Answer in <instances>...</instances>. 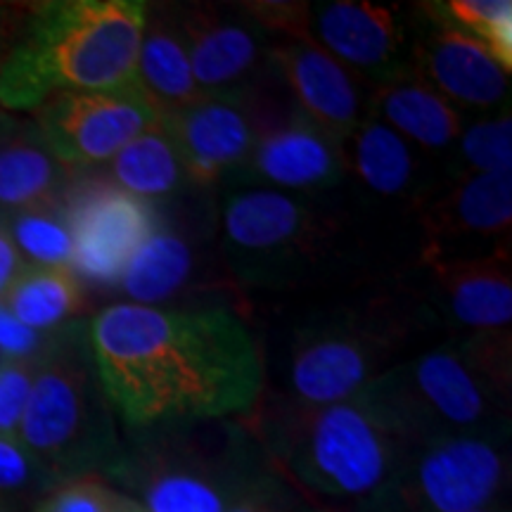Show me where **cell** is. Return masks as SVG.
Returning a JSON list of instances; mask_svg holds the SVG:
<instances>
[{"label":"cell","instance_id":"1","mask_svg":"<svg viewBox=\"0 0 512 512\" xmlns=\"http://www.w3.org/2000/svg\"><path fill=\"white\" fill-rule=\"evenodd\" d=\"M100 384L126 430L183 418H245L266 389V361L245 320L223 306L119 302L88 320Z\"/></svg>","mask_w":512,"mask_h":512},{"label":"cell","instance_id":"2","mask_svg":"<svg viewBox=\"0 0 512 512\" xmlns=\"http://www.w3.org/2000/svg\"><path fill=\"white\" fill-rule=\"evenodd\" d=\"M242 420L268 465L320 512H354L382 489L408 448L366 394L309 406L264 389Z\"/></svg>","mask_w":512,"mask_h":512},{"label":"cell","instance_id":"3","mask_svg":"<svg viewBox=\"0 0 512 512\" xmlns=\"http://www.w3.org/2000/svg\"><path fill=\"white\" fill-rule=\"evenodd\" d=\"M143 0H50L15 19L0 64V110L31 114L67 93L138 83Z\"/></svg>","mask_w":512,"mask_h":512},{"label":"cell","instance_id":"4","mask_svg":"<svg viewBox=\"0 0 512 512\" xmlns=\"http://www.w3.org/2000/svg\"><path fill=\"white\" fill-rule=\"evenodd\" d=\"M361 394L406 446L510 434L512 335L470 332L396 363Z\"/></svg>","mask_w":512,"mask_h":512},{"label":"cell","instance_id":"5","mask_svg":"<svg viewBox=\"0 0 512 512\" xmlns=\"http://www.w3.org/2000/svg\"><path fill=\"white\" fill-rule=\"evenodd\" d=\"M266 470L242 418H183L121 432L107 479L145 512H228Z\"/></svg>","mask_w":512,"mask_h":512},{"label":"cell","instance_id":"6","mask_svg":"<svg viewBox=\"0 0 512 512\" xmlns=\"http://www.w3.org/2000/svg\"><path fill=\"white\" fill-rule=\"evenodd\" d=\"M427 306L408 297H368L316 311L294 325L280 356V389L309 406L356 399L368 384L406 361L413 337L430 325Z\"/></svg>","mask_w":512,"mask_h":512},{"label":"cell","instance_id":"7","mask_svg":"<svg viewBox=\"0 0 512 512\" xmlns=\"http://www.w3.org/2000/svg\"><path fill=\"white\" fill-rule=\"evenodd\" d=\"M17 437L60 484L105 479L112 470L121 432L95 370L88 320L53 332L38 361Z\"/></svg>","mask_w":512,"mask_h":512},{"label":"cell","instance_id":"8","mask_svg":"<svg viewBox=\"0 0 512 512\" xmlns=\"http://www.w3.org/2000/svg\"><path fill=\"white\" fill-rule=\"evenodd\" d=\"M221 252L242 285L283 290L306 283L332 259L337 230L311 197L235 185L221 202Z\"/></svg>","mask_w":512,"mask_h":512},{"label":"cell","instance_id":"9","mask_svg":"<svg viewBox=\"0 0 512 512\" xmlns=\"http://www.w3.org/2000/svg\"><path fill=\"white\" fill-rule=\"evenodd\" d=\"M510 434L413 444L373 498L354 512H475L508 503Z\"/></svg>","mask_w":512,"mask_h":512},{"label":"cell","instance_id":"10","mask_svg":"<svg viewBox=\"0 0 512 512\" xmlns=\"http://www.w3.org/2000/svg\"><path fill=\"white\" fill-rule=\"evenodd\" d=\"M204 98L252 100L275 76L271 38L242 5L171 3Z\"/></svg>","mask_w":512,"mask_h":512},{"label":"cell","instance_id":"11","mask_svg":"<svg viewBox=\"0 0 512 512\" xmlns=\"http://www.w3.org/2000/svg\"><path fill=\"white\" fill-rule=\"evenodd\" d=\"M31 119L53 155L79 174L81 169L110 164L133 138L147 131L159 114L143 88L67 93L43 102Z\"/></svg>","mask_w":512,"mask_h":512},{"label":"cell","instance_id":"12","mask_svg":"<svg viewBox=\"0 0 512 512\" xmlns=\"http://www.w3.org/2000/svg\"><path fill=\"white\" fill-rule=\"evenodd\" d=\"M413 8V74L456 110L494 117L510 110V74L482 43L448 22L439 3Z\"/></svg>","mask_w":512,"mask_h":512},{"label":"cell","instance_id":"13","mask_svg":"<svg viewBox=\"0 0 512 512\" xmlns=\"http://www.w3.org/2000/svg\"><path fill=\"white\" fill-rule=\"evenodd\" d=\"M420 264L510 256L512 171L453 183L418 209Z\"/></svg>","mask_w":512,"mask_h":512},{"label":"cell","instance_id":"14","mask_svg":"<svg viewBox=\"0 0 512 512\" xmlns=\"http://www.w3.org/2000/svg\"><path fill=\"white\" fill-rule=\"evenodd\" d=\"M62 204L74 235V273L81 280L119 285L131 256L155 228V207L107 178L79 174Z\"/></svg>","mask_w":512,"mask_h":512},{"label":"cell","instance_id":"15","mask_svg":"<svg viewBox=\"0 0 512 512\" xmlns=\"http://www.w3.org/2000/svg\"><path fill=\"white\" fill-rule=\"evenodd\" d=\"M311 36L368 86L413 72V8L320 0L311 5Z\"/></svg>","mask_w":512,"mask_h":512},{"label":"cell","instance_id":"16","mask_svg":"<svg viewBox=\"0 0 512 512\" xmlns=\"http://www.w3.org/2000/svg\"><path fill=\"white\" fill-rule=\"evenodd\" d=\"M252 110L259 133L252 155L233 178L235 185L311 197L347 181L342 147L297 107L280 119H273L271 112L256 110L254 105Z\"/></svg>","mask_w":512,"mask_h":512},{"label":"cell","instance_id":"17","mask_svg":"<svg viewBox=\"0 0 512 512\" xmlns=\"http://www.w3.org/2000/svg\"><path fill=\"white\" fill-rule=\"evenodd\" d=\"M271 62L297 110L337 143L370 117L373 86L316 41H275Z\"/></svg>","mask_w":512,"mask_h":512},{"label":"cell","instance_id":"18","mask_svg":"<svg viewBox=\"0 0 512 512\" xmlns=\"http://www.w3.org/2000/svg\"><path fill=\"white\" fill-rule=\"evenodd\" d=\"M159 121L174 140L192 188L233 181L252 155L259 133L249 100L202 98Z\"/></svg>","mask_w":512,"mask_h":512},{"label":"cell","instance_id":"19","mask_svg":"<svg viewBox=\"0 0 512 512\" xmlns=\"http://www.w3.org/2000/svg\"><path fill=\"white\" fill-rule=\"evenodd\" d=\"M427 275V309L439 313L458 335L501 332L512 323L510 256L422 264Z\"/></svg>","mask_w":512,"mask_h":512},{"label":"cell","instance_id":"20","mask_svg":"<svg viewBox=\"0 0 512 512\" xmlns=\"http://www.w3.org/2000/svg\"><path fill=\"white\" fill-rule=\"evenodd\" d=\"M339 147L347 178L354 181L363 200L389 207L403 204L415 214L430 200L425 159L420 150L380 119L368 117Z\"/></svg>","mask_w":512,"mask_h":512},{"label":"cell","instance_id":"21","mask_svg":"<svg viewBox=\"0 0 512 512\" xmlns=\"http://www.w3.org/2000/svg\"><path fill=\"white\" fill-rule=\"evenodd\" d=\"M76 171L53 155L34 119L5 114L0 126V226L22 211L64 200Z\"/></svg>","mask_w":512,"mask_h":512},{"label":"cell","instance_id":"22","mask_svg":"<svg viewBox=\"0 0 512 512\" xmlns=\"http://www.w3.org/2000/svg\"><path fill=\"white\" fill-rule=\"evenodd\" d=\"M370 117L380 119L420 152L448 155L465 128L463 114L413 72L373 86Z\"/></svg>","mask_w":512,"mask_h":512},{"label":"cell","instance_id":"23","mask_svg":"<svg viewBox=\"0 0 512 512\" xmlns=\"http://www.w3.org/2000/svg\"><path fill=\"white\" fill-rule=\"evenodd\" d=\"M138 86L159 117L195 105L204 95L192 76L188 50L174 17V5H147L138 53Z\"/></svg>","mask_w":512,"mask_h":512},{"label":"cell","instance_id":"24","mask_svg":"<svg viewBox=\"0 0 512 512\" xmlns=\"http://www.w3.org/2000/svg\"><path fill=\"white\" fill-rule=\"evenodd\" d=\"M200 278V252L181 228L157 219L152 233L136 249L119 287L131 304L162 309Z\"/></svg>","mask_w":512,"mask_h":512},{"label":"cell","instance_id":"25","mask_svg":"<svg viewBox=\"0 0 512 512\" xmlns=\"http://www.w3.org/2000/svg\"><path fill=\"white\" fill-rule=\"evenodd\" d=\"M0 306L29 330L50 335L74 320H81L79 316L86 309V290L72 266L27 264L3 294Z\"/></svg>","mask_w":512,"mask_h":512},{"label":"cell","instance_id":"26","mask_svg":"<svg viewBox=\"0 0 512 512\" xmlns=\"http://www.w3.org/2000/svg\"><path fill=\"white\" fill-rule=\"evenodd\" d=\"M107 181L147 204L176 197L190 185L174 140L159 119L112 159Z\"/></svg>","mask_w":512,"mask_h":512},{"label":"cell","instance_id":"27","mask_svg":"<svg viewBox=\"0 0 512 512\" xmlns=\"http://www.w3.org/2000/svg\"><path fill=\"white\" fill-rule=\"evenodd\" d=\"M0 228L10 235L24 264L72 266L74 235L62 202L22 211Z\"/></svg>","mask_w":512,"mask_h":512},{"label":"cell","instance_id":"28","mask_svg":"<svg viewBox=\"0 0 512 512\" xmlns=\"http://www.w3.org/2000/svg\"><path fill=\"white\" fill-rule=\"evenodd\" d=\"M496 171H512L510 110L463 128L456 145L448 152V174L453 183Z\"/></svg>","mask_w":512,"mask_h":512},{"label":"cell","instance_id":"29","mask_svg":"<svg viewBox=\"0 0 512 512\" xmlns=\"http://www.w3.org/2000/svg\"><path fill=\"white\" fill-rule=\"evenodd\" d=\"M57 486L17 434H0V512H31Z\"/></svg>","mask_w":512,"mask_h":512},{"label":"cell","instance_id":"30","mask_svg":"<svg viewBox=\"0 0 512 512\" xmlns=\"http://www.w3.org/2000/svg\"><path fill=\"white\" fill-rule=\"evenodd\" d=\"M448 22L489 50L505 72L512 69V3L510 0H446L439 3Z\"/></svg>","mask_w":512,"mask_h":512},{"label":"cell","instance_id":"31","mask_svg":"<svg viewBox=\"0 0 512 512\" xmlns=\"http://www.w3.org/2000/svg\"><path fill=\"white\" fill-rule=\"evenodd\" d=\"M126 496L105 479L88 477L60 484L31 512H119Z\"/></svg>","mask_w":512,"mask_h":512},{"label":"cell","instance_id":"32","mask_svg":"<svg viewBox=\"0 0 512 512\" xmlns=\"http://www.w3.org/2000/svg\"><path fill=\"white\" fill-rule=\"evenodd\" d=\"M256 27L271 41H313L311 36V3L292 0H259L240 3Z\"/></svg>","mask_w":512,"mask_h":512},{"label":"cell","instance_id":"33","mask_svg":"<svg viewBox=\"0 0 512 512\" xmlns=\"http://www.w3.org/2000/svg\"><path fill=\"white\" fill-rule=\"evenodd\" d=\"M228 512H320L294 486L268 465Z\"/></svg>","mask_w":512,"mask_h":512},{"label":"cell","instance_id":"34","mask_svg":"<svg viewBox=\"0 0 512 512\" xmlns=\"http://www.w3.org/2000/svg\"><path fill=\"white\" fill-rule=\"evenodd\" d=\"M41 358L0 361V434H17Z\"/></svg>","mask_w":512,"mask_h":512},{"label":"cell","instance_id":"35","mask_svg":"<svg viewBox=\"0 0 512 512\" xmlns=\"http://www.w3.org/2000/svg\"><path fill=\"white\" fill-rule=\"evenodd\" d=\"M24 266L27 264H24L22 256H19L17 247L12 245L10 235L5 233V228H0V299H3V294L8 292L12 280L17 278Z\"/></svg>","mask_w":512,"mask_h":512},{"label":"cell","instance_id":"36","mask_svg":"<svg viewBox=\"0 0 512 512\" xmlns=\"http://www.w3.org/2000/svg\"><path fill=\"white\" fill-rule=\"evenodd\" d=\"M15 12L5 5H0V64H3V57L8 53V43L12 36V27H15Z\"/></svg>","mask_w":512,"mask_h":512},{"label":"cell","instance_id":"37","mask_svg":"<svg viewBox=\"0 0 512 512\" xmlns=\"http://www.w3.org/2000/svg\"><path fill=\"white\" fill-rule=\"evenodd\" d=\"M119 512H145V510L140 508L138 503H133L131 498H126V501H124V505H121V510H119Z\"/></svg>","mask_w":512,"mask_h":512},{"label":"cell","instance_id":"38","mask_svg":"<svg viewBox=\"0 0 512 512\" xmlns=\"http://www.w3.org/2000/svg\"><path fill=\"white\" fill-rule=\"evenodd\" d=\"M475 512H510V503H498V505H491V508L475 510Z\"/></svg>","mask_w":512,"mask_h":512},{"label":"cell","instance_id":"39","mask_svg":"<svg viewBox=\"0 0 512 512\" xmlns=\"http://www.w3.org/2000/svg\"><path fill=\"white\" fill-rule=\"evenodd\" d=\"M5 114H8V112H3V110H0V126H3V119H5Z\"/></svg>","mask_w":512,"mask_h":512}]
</instances>
